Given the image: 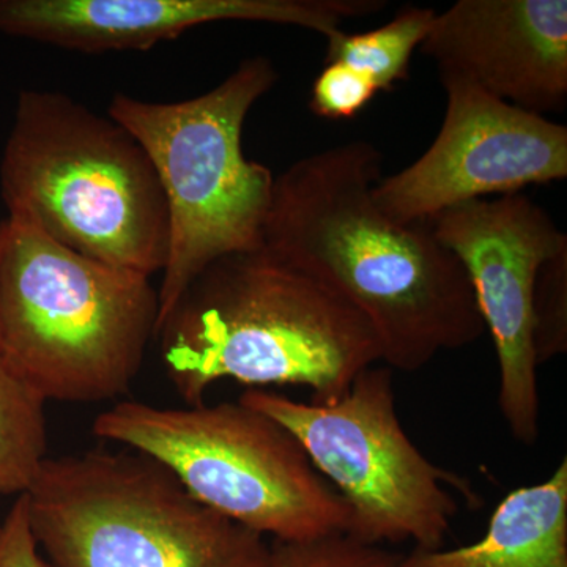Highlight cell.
Instances as JSON below:
<instances>
[{
  "label": "cell",
  "instance_id": "6da1fadb",
  "mask_svg": "<svg viewBox=\"0 0 567 567\" xmlns=\"http://www.w3.org/2000/svg\"><path fill=\"white\" fill-rule=\"evenodd\" d=\"M383 156L346 142L275 178L264 248L303 268L369 320L388 368L416 372L486 333L464 265L431 223H399L375 204Z\"/></svg>",
  "mask_w": 567,
  "mask_h": 567
},
{
  "label": "cell",
  "instance_id": "7a4b0ae2",
  "mask_svg": "<svg viewBox=\"0 0 567 567\" xmlns=\"http://www.w3.org/2000/svg\"><path fill=\"white\" fill-rule=\"evenodd\" d=\"M167 379L186 405L213 383L303 386L312 401L346 393L382 361L372 324L342 295L262 248L205 267L156 330Z\"/></svg>",
  "mask_w": 567,
  "mask_h": 567
},
{
  "label": "cell",
  "instance_id": "3957f363",
  "mask_svg": "<svg viewBox=\"0 0 567 567\" xmlns=\"http://www.w3.org/2000/svg\"><path fill=\"white\" fill-rule=\"evenodd\" d=\"M10 216L89 259L162 274L169 213L144 147L110 115L61 92L24 91L0 162Z\"/></svg>",
  "mask_w": 567,
  "mask_h": 567
},
{
  "label": "cell",
  "instance_id": "277c9868",
  "mask_svg": "<svg viewBox=\"0 0 567 567\" xmlns=\"http://www.w3.org/2000/svg\"><path fill=\"white\" fill-rule=\"evenodd\" d=\"M158 319L151 276L89 259L18 216L0 221V357L44 401L128 393Z\"/></svg>",
  "mask_w": 567,
  "mask_h": 567
},
{
  "label": "cell",
  "instance_id": "5b68a950",
  "mask_svg": "<svg viewBox=\"0 0 567 567\" xmlns=\"http://www.w3.org/2000/svg\"><path fill=\"white\" fill-rule=\"evenodd\" d=\"M276 81L270 59L254 55L221 84L185 102L112 96L107 115L144 147L169 213L158 324L205 267L262 248L275 177L246 158L241 137L249 111Z\"/></svg>",
  "mask_w": 567,
  "mask_h": 567
},
{
  "label": "cell",
  "instance_id": "8992f818",
  "mask_svg": "<svg viewBox=\"0 0 567 567\" xmlns=\"http://www.w3.org/2000/svg\"><path fill=\"white\" fill-rule=\"evenodd\" d=\"M22 496L51 567H267L270 555L265 537L130 450L47 458Z\"/></svg>",
  "mask_w": 567,
  "mask_h": 567
},
{
  "label": "cell",
  "instance_id": "52a82bcc",
  "mask_svg": "<svg viewBox=\"0 0 567 567\" xmlns=\"http://www.w3.org/2000/svg\"><path fill=\"white\" fill-rule=\"evenodd\" d=\"M93 434L166 466L197 502L262 537L311 543L349 532V507L297 439L241 402L122 401L96 416Z\"/></svg>",
  "mask_w": 567,
  "mask_h": 567
},
{
  "label": "cell",
  "instance_id": "ba28073f",
  "mask_svg": "<svg viewBox=\"0 0 567 567\" xmlns=\"http://www.w3.org/2000/svg\"><path fill=\"white\" fill-rule=\"evenodd\" d=\"M238 402L270 416L297 439L317 472L350 511L347 535L372 544L442 548L458 514L454 492L470 505L473 487L432 464L406 435L395 409L393 369L371 365L328 402L293 401L248 388Z\"/></svg>",
  "mask_w": 567,
  "mask_h": 567
},
{
  "label": "cell",
  "instance_id": "9c48e42d",
  "mask_svg": "<svg viewBox=\"0 0 567 567\" xmlns=\"http://www.w3.org/2000/svg\"><path fill=\"white\" fill-rule=\"evenodd\" d=\"M440 78L446 112L439 136L372 193L390 218L427 223L456 205L565 181V125L495 99L458 74L443 71Z\"/></svg>",
  "mask_w": 567,
  "mask_h": 567
},
{
  "label": "cell",
  "instance_id": "30bf717a",
  "mask_svg": "<svg viewBox=\"0 0 567 567\" xmlns=\"http://www.w3.org/2000/svg\"><path fill=\"white\" fill-rule=\"evenodd\" d=\"M464 265L498 361V406L511 436L533 446L540 435V395L532 346L537 268L567 246V235L522 193L472 200L431 219Z\"/></svg>",
  "mask_w": 567,
  "mask_h": 567
},
{
  "label": "cell",
  "instance_id": "8fae6325",
  "mask_svg": "<svg viewBox=\"0 0 567 567\" xmlns=\"http://www.w3.org/2000/svg\"><path fill=\"white\" fill-rule=\"evenodd\" d=\"M385 7L383 0H0V33L84 54L147 51L221 21L295 25L330 39L342 22Z\"/></svg>",
  "mask_w": 567,
  "mask_h": 567
},
{
  "label": "cell",
  "instance_id": "7c38bea8",
  "mask_svg": "<svg viewBox=\"0 0 567 567\" xmlns=\"http://www.w3.org/2000/svg\"><path fill=\"white\" fill-rule=\"evenodd\" d=\"M421 52L495 99L544 115L567 104L566 0H458Z\"/></svg>",
  "mask_w": 567,
  "mask_h": 567
},
{
  "label": "cell",
  "instance_id": "4fadbf2b",
  "mask_svg": "<svg viewBox=\"0 0 567 567\" xmlns=\"http://www.w3.org/2000/svg\"><path fill=\"white\" fill-rule=\"evenodd\" d=\"M399 567H567V458L543 483L509 492L476 543L413 548Z\"/></svg>",
  "mask_w": 567,
  "mask_h": 567
},
{
  "label": "cell",
  "instance_id": "5bb4252c",
  "mask_svg": "<svg viewBox=\"0 0 567 567\" xmlns=\"http://www.w3.org/2000/svg\"><path fill=\"white\" fill-rule=\"evenodd\" d=\"M44 404L0 357V495H24L48 458Z\"/></svg>",
  "mask_w": 567,
  "mask_h": 567
},
{
  "label": "cell",
  "instance_id": "9a60e30c",
  "mask_svg": "<svg viewBox=\"0 0 567 567\" xmlns=\"http://www.w3.org/2000/svg\"><path fill=\"white\" fill-rule=\"evenodd\" d=\"M436 17L434 9L405 6L382 25L363 33L339 31L327 39L324 63L341 62L371 78L379 92L393 91L410 78L413 52L423 44Z\"/></svg>",
  "mask_w": 567,
  "mask_h": 567
},
{
  "label": "cell",
  "instance_id": "2e32d148",
  "mask_svg": "<svg viewBox=\"0 0 567 567\" xmlns=\"http://www.w3.org/2000/svg\"><path fill=\"white\" fill-rule=\"evenodd\" d=\"M532 346L537 365L567 352V246L537 268L532 297Z\"/></svg>",
  "mask_w": 567,
  "mask_h": 567
},
{
  "label": "cell",
  "instance_id": "e0dca14e",
  "mask_svg": "<svg viewBox=\"0 0 567 567\" xmlns=\"http://www.w3.org/2000/svg\"><path fill=\"white\" fill-rule=\"evenodd\" d=\"M399 561L401 555L342 533L311 543L274 540L267 567H399Z\"/></svg>",
  "mask_w": 567,
  "mask_h": 567
},
{
  "label": "cell",
  "instance_id": "ac0fdd59",
  "mask_svg": "<svg viewBox=\"0 0 567 567\" xmlns=\"http://www.w3.org/2000/svg\"><path fill=\"white\" fill-rule=\"evenodd\" d=\"M379 89L371 78L341 62L324 63L311 89L309 110L327 121H349L374 100Z\"/></svg>",
  "mask_w": 567,
  "mask_h": 567
},
{
  "label": "cell",
  "instance_id": "d6986e66",
  "mask_svg": "<svg viewBox=\"0 0 567 567\" xmlns=\"http://www.w3.org/2000/svg\"><path fill=\"white\" fill-rule=\"evenodd\" d=\"M0 567H51L33 536L22 495L0 525Z\"/></svg>",
  "mask_w": 567,
  "mask_h": 567
}]
</instances>
